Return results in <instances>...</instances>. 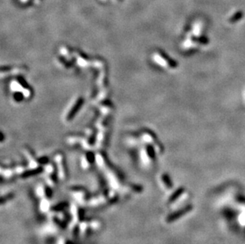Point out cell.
<instances>
[{"mask_svg": "<svg viewBox=\"0 0 245 244\" xmlns=\"http://www.w3.org/2000/svg\"><path fill=\"white\" fill-rule=\"evenodd\" d=\"M48 191H49V190L44 184H39V186L36 189V193H37V196L42 199L50 197V195L48 193Z\"/></svg>", "mask_w": 245, "mask_h": 244, "instance_id": "cell-3", "label": "cell"}, {"mask_svg": "<svg viewBox=\"0 0 245 244\" xmlns=\"http://www.w3.org/2000/svg\"><path fill=\"white\" fill-rule=\"evenodd\" d=\"M242 17H243V13H242V12H238V13L234 14V15L230 18L229 22H232V23H234V22H237V21H239V19L241 18Z\"/></svg>", "mask_w": 245, "mask_h": 244, "instance_id": "cell-4", "label": "cell"}, {"mask_svg": "<svg viewBox=\"0 0 245 244\" xmlns=\"http://www.w3.org/2000/svg\"><path fill=\"white\" fill-rule=\"evenodd\" d=\"M93 159H94V156L91 154L85 155L84 156H83V158H82V160H81L82 167H83V169H85V170H86V169H88V168L91 167L92 165V163H93V162H94Z\"/></svg>", "mask_w": 245, "mask_h": 244, "instance_id": "cell-2", "label": "cell"}, {"mask_svg": "<svg viewBox=\"0 0 245 244\" xmlns=\"http://www.w3.org/2000/svg\"><path fill=\"white\" fill-rule=\"evenodd\" d=\"M155 60L159 64V65L166 68H173L177 67L175 62H174L172 59H170L165 55L160 54L159 53L155 54Z\"/></svg>", "mask_w": 245, "mask_h": 244, "instance_id": "cell-1", "label": "cell"}]
</instances>
